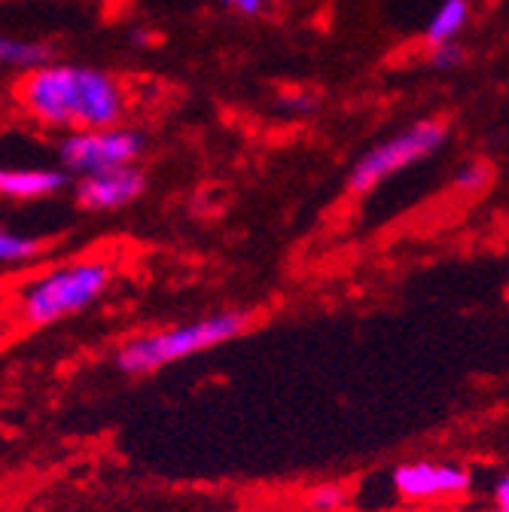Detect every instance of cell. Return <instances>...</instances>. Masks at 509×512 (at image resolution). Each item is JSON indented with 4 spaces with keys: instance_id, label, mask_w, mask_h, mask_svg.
I'll return each instance as SVG.
<instances>
[{
    "instance_id": "cell-13",
    "label": "cell",
    "mask_w": 509,
    "mask_h": 512,
    "mask_svg": "<svg viewBox=\"0 0 509 512\" xmlns=\"http://www.w3.org/2000/svg\"><path fill=\"white\" fill-rule=\"evenodd\" d=\"M467 61V46L461 40L455 43H442V46H433L427 49V64L439 74H449V71H458L461 64Z\"/></svg>"
},
{
    "instance_id": "cell-1",
    "label": "cell",
    "mask_w": 509,
    "mask_h": 512,
    "mask_svg": "<svg viewBox=\"0 0 509 512\" xmlns=\"http://www.w3.org/2000/svg\"><path fill=\"white\" fill-rule=\"evenodd\" d=\"M16 110L61 138L92 128L125 125L132 98L125 83L95 64L52 61L13 83Z\"/></svg>"
},
{
    "instance_id": "cell-3",
    "label": "cell",
    "mask_w": 509,
    "mask_h": 512,
    "mask_svg": "<svg viewBox=\"0 0 509 512\" xmlns=\"http://www.w3.org/2000/svg\"><path fill=\"white\" fill-rule=\"evenodd\" d=\"M250 324H253L250 311H217L199 320H189V324L141 333L119 345L116 366L125 375H150L177 360L229 345L232 339L244 336Z\"/></svg>"
},
{
    "instance_id": "cell-14",
    "label": "cell",
    "mask_w": 509,
    "mask_h": 512,
    "mask_svg": "<svg viewBox=\"0 0 509 512\" xmlns=\"http://www.w3.org/2000/svg\"><path fill=\"white\" fill-rule=\"evenodd\" d=\"M311 509L317 512H336L342 509L345 503V485H336V482H324V485H317L308 497Z\"/></svg>"
},
{
    "instance_id": "cell-9",
    "label": "cell",
    "mask_w": 509,
    "mask_h": 512,
    "mask_svg": "<svg viewBox=\"0 0 509 512\" xmlns=\"http://www.w3.org/2000/svg\"><path fill=\"white\" fill-rule=\"evenodd\" d=\"M55 61V46L46 43V40H37V37H13V34H4L0 37V64H4L7 71H16L19 77L25 74H34L46 64Z\"/></svg>"
},
{
    "instance_id": "cell-15",
    "label": "cell",
    "mask_w": 509,
    "mask_h": 512,
    "mask_svg": "<svg viewBox=\"0 0 509 512\" xmlns=\"http://www.w3.org/2000/svg\"><path fill=\"white\" fill-rule=\"evenodd\" d=\"M217 4L226 7V10H235V13L247 16V19H257V16L266 13V7L272 4V0H217Z\"/></svg>"
},
{
    "instance_id": "cell-19",
    "label": "cell",
    "mask_w": 509,
    "mask_h": 512,
    "mask_svg": "<svg viewBox=\"0 0 509 512\" xmlns=\"http://www.w3.org/2000/svg\"><path fill=\"white\" fill-rule=\"evenodd\" d=\"M272 4H290V0H272Z\"/></svg>"
},
{
    "instance_id": "cell-7",
    "label": "cell",
    "mask_w": 509,
    "mask_h": 512,
    "mask_svg": "<svg viewBox=\"0 0 509 512\" xmlns=\"http://www.w3.org/2000/svg\"><path fill=\"white\" fill-rule=\"evenodd\" d=\"M144 189H147L144 168L141 165H125V168L80 177L77 186H74V196H77V205L83 211L110 214V211L129 208L132 202H138L144 196Z\"/></svg>"
},
{
    "instance_id": "cell-2",
    "label": "cell",
    "mask_w": 509,
    "mask_h": 512,
    "mask_svg": "<svg viewBox=\"0 0 509 512\" xmlns=\"http://www.w3.org/2000/svg\"><path fill=\"white\" fill-rule=\"evenodd\" d=\"M113 284V263L101 256H74L40 269L13 287V317L25 330L61 324L95 305Z\"/></svg>"
},
{
    "instance_id": "cell-10",
    "label": "cell",
    "mask_w": 509,
    "mask_h": 512,
    "mask_svg": "<svg viewBox=\"0 0 509 512\" xmlns=\"http://www.w3.org/2000/svg\"><path fill=\"white\" fill-rule=\"evenodd\" d=\"M467 22H470V0H439L436 10L430 13V19L424 25L427 49L461 40Z\"/></svg>"
},
{
    "instance_id": "cell-18",
    "label": "cell",
    "mask_w": 509,
    "mask_h": 512,
    "mask_svg": "<svg viewBox=\"0 0 509 512\" xmlns=\"http://www.w3.org/2000/svg\"><path fill=\"white\" fill-rule=\"evenodd\" d=\"M129 43H132L135 49H150V46L156 43V34L147 31V28H132V31H129Z\"/></svg>"
},
{
    "instance_id": "cell-12",
    "label": "cell",
    "mask_w": 509,
    "mask_h": 512,
    "mask_svg": "<svg viewBox=\"0 0 509 512\" xmlns=\"http://www.w3.org/2000/svg\"><path fill=\"white\" fill-rule=\"evenodd\" d=\"M455 189L464 192V196H476L491 183V165L485 159H467L458 171H455Z\"/></svg>"
},
{
    "instance_id": "cell-16",
    "label": "cell",
    "mask_w": 509,
    "mask_h": 512,
    "mask_svg": "<svg viewBox=\"0 0 509 512\" xmlns=\"http://www.w3.org/2000/svg\"><path fill=\"white\" fill-rule=\"evenodd\" d=\"M491 512H509V473H503L494 482V494H491Z\"/></svg>"
},
{
    "instance_id": "cell-11",
    "label": "cell",
    "mask_w": 509,
    "mask_h": 512,
    "mask_svg": "<svg viewBox=\"0 0 509 512\" xmlns=\"http://www.w3.org/2000/svg\"><path fill=\"white\" fill-rule=\"evenodd\" d=\"M43 250H46V241L37 235H25V232H13V229L0 232V260L7 266H28Z\"/></svg>"
},
{
    "instance_id": "cell-5",
    "label": "cell",
    "mask_w": 509,
    "mask_h": 512,
    "mask_svg": "<svg viewBox=\"0 0 509 512\" xmlns=\"http://www.w3.org/2000/svg\"><path fill=\"white\" fill-rule=\"evenodd\" d=\"M147 150L144 132L132 125L92 128V132H74L58 141V162L68 174L89 177L125 165H138Z\"/></svg>"
},
{
    "instance_id": "cell-4",
    "label": "cell",
    "mask_w": 509,
    "mask_h": 512,
    "mask_svg": "<svg viewBox=\"0 0 509 512\" xmlns=\"http://www.w3.org/2000/svg\"><path fill=\"white\" fill-rule=\"evenodd\" d=\"M449 135H452L449 122L439 116H427V119H418V122L400 128V132H394L385 141H378L354 162V168L348 174V192L363 196V192L375 189L378 183H385V180L397 177L400 171L424 162L427 156H433L445 147Z\"/></svg>"
},
{
    "instance_id": "cell-8",
    "label": "cell",
    "mask_w": 509,
    "mask_h": 512,
    "mask_svg": "<svg viewBox=\"0 0 509 512\" xmlns=\"http://www.w3.org/2000/svg\"><path fill=\"white\" fill-rule=\"evenodd\" d=\"M71 174L65 168H40V165H25V168H4L0 171V196L10 202H37L58 196L68 186Z\"/></svg>"
},
{
    "instance_id": "cell-6",
    "label": "cell",
    "mask_w": 509,
    "mask_h": 512,
    "mask_svg": "<svg viewBox=\"0 0 509 512\" xmlns=\"http://www.w3.org/2000/svg\"><path fill=\"white\" fill-rule=\"evenodd\" d=\"M394 494L409 506H436V503H455L470 494L473 476L461 464L449 461H406L391 473Z\"/></svg>"
},
{
    "instance_id": "cell-17",
    "label": "cell",
    "mask_w": 509,
    "mask_h": 512,
    "mask_svg": "<svg viewBox=\"0 0 509 512\" xmlns=\"http://www.w3.org/2000/svg\"><path fill=\"white\" fill-rule=\"evenodd\" d=\"M281 107H284L287 113H308V110L314 107V101H311L308 95L290 92V95H284V98H281Z\"/></svg>"
}]
</instances>
